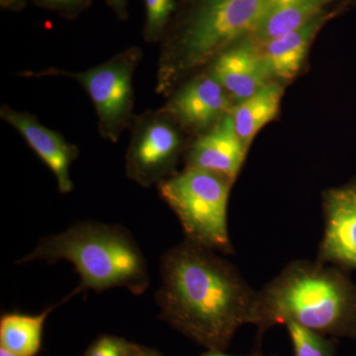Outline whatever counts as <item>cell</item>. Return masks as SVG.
<instances>
[{
	"label": "cell",
	"instance_id": "cell-1",
	"mask_svg": "<svg viewBox=\"0 0 356 356\" xmlns=\"http://www.w3.org/2000/svg\"><path fill=\"white\" fill-rule=\"evenodd\" d=\"M257 294L233 264L197 243L185 240L161 257L159 318L206 350H226L252 325Z\"/></svg>",
	"mask_w": 356,
	"mask_h": 356
},
{
	"label": "cell",
	"instance_id": "cell-2",
	"mask_svg": "<svg viewBox=\"0 0 356 356\" xmlns=\"http://www.w3.org/2000/svg\"><path fill=\"white\" fill-rule=\"evenodd\" d=\"M273 0H178L159 42L156 92L165 96L257 27Z\"/></svg>",
	"mask_w": 356,
	"mask_h": 356
},
{
	"label": "cell",
	"instance_id": "cell-3",
	"mask_svg": "<svg viewBox=\"0 0 356 356\" xmlns=\"http://www.w3.org/2000/svg\"><path fill=\"white\" fill-rule=\"evenodd\" d=\"M287 322L325 337H355L356 287L323 262H292L257 294L252 325L262 334Z\"/></svg>",
	"mask_w": 356,
	"mask_h": 356
},
{
	"label": "cell",
	"instance_id": "cell-4",
	"mask_svg": "<svg viewBox=\"0 0 356 356\" xmlns=\"http://www.w3.org/2000/svg\"><path fill=\"white\" fill-rule=\"evenodd\" d=\"M62 261L74 264L81 277L76 287L79 293L125 287L133 294L142 295L149 286L146 259L131 232L119 225L76 222L58 235L41 238L16 264Z\"/></svg>",
	"mask_w": 356,
	"mask_h": 356
},
{
	"label": "cell",
	"instance_id": "cell-5",
	"mask_svg": "<svg viewBox=\"0 0 356 356\" xmlns=\"http://www.w3.org/2000/svg\"><path fill=\"white\" fill-rule=\"evenodd\" d=\"M234 182L218 173L185 168L156 185L159 196L177 215L185 240L232 254L228 201Z\"/></svg>",
	"mask_w": 356,
	"mask_h": 356
},
{
	"label": "cell",
	"instance_id": "cell-6",
	"mask_svg": "<svg viewBox=\"0 0 356 356\" xmlns=\"http://www.w3.org/2000/svg\"><path fill=\"white\" fill-rule=\"evenodd\" d=\"M143 56L142 49L132 46L86 72L49 67L37 72L25 70L18 76L25 79L63 76L77 81L95 105L100 137L117 143L124 131L129 130L136 115L133 79Z\"/></svg>",
	"mask_w": 356,
	"mask_h": 356
},
{
	"label": "cell",
	"instance_id": "cell-7",
	"mask_svg": "<svg viewBox=\"0 0 356 356\" xmlns=\"http://www.w3.org/2000/svg\"><path fill=\"white\" fill-rule=\"evenodd\" d=\"M125 156L126 175L149 188L177 173L184 153V130L163 109L146 110L134 117Z\"/></svg>",
	"mask_w": 356,
	"mask_h": 356
},
{
	"label": "cell",
	"instance_id": "cell-8",
	"mask_svg": "<svg viewBox=\"0 0 356 356\" xmlns=\"http://www.w3.org/2000/svg\"><path fill=\"white\" fill-rule=\"evenodd\" d=\"M161 107L184 133L194 137L208 132L227 115L235 102L208 70L180 84Z\"/></svg>",
	"mask_w": 356,
	"mask_h": 356
},
{
	"label": "cell",
	"instance_id": "cell-9",
	"mask_svg": "<svg viewBox=\"0 0 356 356\" xmlns=\"http://www.w3.org/2000/svg\"><path fill=\"white\" fill-rule=\"evenodd\" d=\"M0 118L15 129L24 138L33 151L50 168L57 180L60 193L67 194L74 189L70 170L79 156V149L70 144L56 131L51 130L29 112H21L6 104L0 107Z\"/></svg>",
	"mask_w": 356,
	"mask_h": 356
},
{
	"label": "cell",
	"instance_id": "cell-10",
	"mask_svg": "<svg viewBox=\"0 0 356 356\" xmlns=\"http://www.w3.org/2000/svg\"><path fill=\"white\" fill-rule=\"evenodd\" d=\"M323 206L325 227L318 261L356 269V185L325 191Z\"/></svg>",
	"mask_w": 356,
	"mask_h": 356
},
{
	"label": "cell",
	"instance_id": "cell-11",
	"mask_svg": "<svg viewBox=\"0 0 356 356\" xmlns=\"http://www.w3.org/2000/svg\"><path fill=\"white\" fill-rule=\"evenodd\" d=\"M206 70L226 89L235 104L273 81L261 48L250 34L220 54Z\"/></svg>",
	"mask_w": 356,
	"mask_h": 356
},
{
	"label": "cell",
	"instance_id": "cell-12",
	"mask_svg": "<svg viewBox=\"0 0 356 356\" xmlns=\"http://www.w3.org/2000/svg\"><path fill=\"white\" fill-rule=\"evenodd\" d=\"M353 3H343L327 9L293 31L259 44L262 58L273 81L288 83L295 79L305 63L311 44L324 26Z\"/></svg>",
	"mask_w": 356,
	"mask_h": 356
},
{
	"label": "cell",
	"instance_id": "cell-13",
	"mask_svg": "<svg viewBox=\"0 0 356 356\" xmlns=\"http://www.w3.org/2000/svg\"><path fill=\"white\" fill-rule=\"evenodd\" d=\"M248 149L236 135L231 113L187 147L185 168L218 173L235 182Z\"/></svg>",
	"mask_w": 356,
	"mask_h": 356
},
{
	"label": "cell",
	"instance_id": "cell-14",
	"mask_svg": "<svg viewBox=\"0 0 356 356\" xmlns=\"http://www.w3.org/2000/svg\"><path fill=\"white\" fill-rule=\"evenodd\" d=\"M353 0H288L267 9L250 37L257 44L283 36L301 27L318 14Z\"/></svg>",
	"mask_w": 356,
	"mask_h": 356
},
{
	"label": "cell",
	"instance_id": "cell-15",
	"mask_svg": "<svg viewBox=\"0 0 356 356\" xmlns=\"http://www.w3.org/2000/svg\"><path fill=\"white\" fill-rule=\"evenodd\" d=\"M282 96V83L271 81L254 95L234 105L231 111L234 127L248 151L257 134L280 113Z\"/></svg>",
	"mask_w": 356,
	"mask_h": 356
},
{
	"label": "cell",
	"instance_id": "cell-16",
	"mask_svg": "<svg viewBox=\"0 0 356 356\" xmlns=\"http://www.w3.org/2000/svg\"><path fill=\"white\" fill-rule=\"evenodd\" d=\"M76 288L69 296L56 305L50 306L38 315L7 313L0 318V346L17 356H36L41 350L44 325L49 315L79 294Z\"/></svg>",
	"mask_w": 356,
	"mask_h": 356
},
{
	"label": "cell",
	"instance_id": "cell-17",
	"mask_svg": "<svg viewBox=\"0 0 356 356\" xmlns=\"http://www.w3.org/2000/svg\"><path fill=\"white\" fill-rule=\"evenodd\" d=\"M178 0H144L145 24L143 37L147 43H159L165 36Z\"/></svg>",
	"mask_w": 356,
	"mask_h": 356
},
{
	"label": "cell",
	"instance_id": "cell-18",
	"mask_svg": "<svg viewBox=\"0 0 356 356\" xmlns=\"http://www.w3.org/2000/svg\"><path fill=\"white\" fill-rule=\"evenodd\" d=\"M284 325L291 339L294 356L336 355L334 344L325 336L294 322H287Z\"/></svg>",
	"mask_w": 356,
	"mask_h": 356
},
{
	"label": "cell",
	"instance_id": "cell-19",
	"mask_svg": "<svg viewBox=\"0 0 356 356\" xmlns=\"http://www.w3.org/2000/svg\"><path fill=\"white\" fill-rule=\"evenodd\" d=\"M137 346L123 337L104 334L97 337L83 356H134Z\"/></svg>",
	"mask_w": 356,
	"mask_h": 356
},
{
	"label": "cell",
	"instance_id": "cell-20",
	"mask_svg": "<svg viewBox=\"0 0 356 356\" xmlns=\"http://www.w3.org/2000/svg\"><path fill=\"white\" fill-rule=\"evenodd\" d=\"M34 6L53 11L67 20H74L88 10L92 0H30Z\"/></svg>",
	"mask_w": 356,
	"mask_h": 356
},
{
	"label": "cell",
	"instance_id": "cell-21",
	"mask_svg": "<svg viewBox=\"0 0 356 356\" xmlns=\"http://www.w3.org/2000/svg\"><path fill=\"white\" fill-rule=\"evenodd\" d=\"M104 1L112 9L119 20L126 21L128 19L129 0H104Z\"/></svg>",
	"mask_w": 356,
	"mask_h": 356
},
{
	"label": "cell",
	"instance_id": "cell-22",
	"mask_svg": "<svg viewBox=\"0 0 356 356\" xmlns=\"http://www.w3.org/2000/svg\"><path fill=\"white\" fill-rule=\"evenodd\" d=\"M28 0H0V7L4 10L19 13L27 6Z\"/></svg>",
	"mask_w": 356,
	"mask_h": 356
},
{
	"label": "cell",
	"instance_id": "cell-23",
	"mask_svg": "<svg viewBox=\"0 0 356 356\" xmlns=\"http://www.w3.org/2000/svg\"><path fill=\"white\" fill-rule=\"evenodd\" d=\"M134 356H163L158 350H153V348H145V346H139L138 344L137 350H136L135 355Z\"/></svg>",
	"mask_w": 356,
	"mask_h": 356
},
{
	"label": "cell",
	"instance_id": "cell-24",
	"mask_svg": "<svg viewBox=\"0 0 356 356\" xmlns=\"http://www.w3.org/2000/svg\"><path fill=\"white\" fill-rule=\"evenodd\" d=\"M199 356H238V355H227L225 351L220 350H206L205 353H203L202 355ZM245 356H266L262 355L261 353H255V355H245Z\"/></svg>",
	"mask_w": 356,
	"mask_h": 356
},
{
	"label": "cell",
	"instance_id": "cell-25",
	"mask_svg": "<svg viewBox=\"0 0 356 356\" xmlns=\"http://www.w3.org/2000/svg\"><path fill=\"white\" fill-rule=\"evenodd\" d=\"M0 356H17L14 355V353H10V351L7 350L6 348H1L0 346Z\"/></svg>",
	"mask_w": 356,
	"mask_h": 356
},
{
	"label": "cell",
	"instance_id": "cell-26",
	"mask_svg": "<svg viewBox=\"0 0 356 356\" xmlns=\"http://www.w3.org/2000/svg\"><path fill=\"white\" fill-rule=\"evenodd\" d=\"M288 1V0H273L271 2L270 6H274V4L282 3V2ZM269 6V7H270Z\"/></svg>",
	"mask_w": 356,
	"mask_h": 356
}]
</instances>
